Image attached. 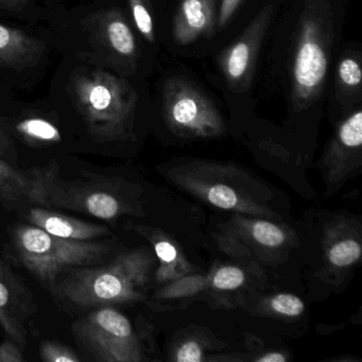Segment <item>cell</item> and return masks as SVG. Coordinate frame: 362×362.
Listing matches in <instances>:
<instances>
[{
    "label": "cell",
    "mask_w": 362,
    "mask_h": 362,
    "mask_svg": "<svg viewBox=\"0 0 362 362\" xmlns=\"http://www.w3.org/2000/svg\"><path fill=\"white\" fill-rule=\"evenodd\" d=\"M156 268V257L151 250H128L107 264L67 271L52 296L79 309L143 302L147 300Z\"/></svg>",
    "instance_id": "obj_1"
},
{
    "label": "cell",
    "mask_w": 362,
    "mask_h": 362,
    "mask_svg": "<svg viewBox=\"0 0 362 362\" xmlns=\"http://www.w3.org/2000/svg\"><path fill=\"white\" fill-rule=\"evenodd\" d=\"M165 177L184 192L216 209L279 219L268 186L236 165L192 160L166 168Z\"/></svg>",
    "instance_id": "obj_2"
},
{
    "label": "cell",
    "mask_w": 362,
    "mask_h": 362,
    "mask_svg": "<svg viewBox=\"0 0 362 362\" xmlns=\"http://www.w3.org/2000/svg\"><path fill=\"white\" fill-rule=\"evenodd\" d=\"M12 239L18 262L50 294L60 275L103 264L112 252L109 243L60 238L29 223L16 226Z\"/></svg>",
    "instance_id": "obj_3"
},
{
    "label": "cell",
    "mask_w": 362,
    "mask_h": 362,
    "mask_svg": "<svg viewBox=\"0 0 362 362\" xmlns=\"http://www.w3.org/2000/svg\"><path fill=\"white\" fill-rule=\"evenodd\" d=\"M73 88L78 110L95 141L130 139L137 96L126 81L107 71H94L76 77Z\"/></svg>",
    "instance_id": "obj_4"
},
{
    "label": "cell",
    "mask_w": 362,
    "mask_h": 362,
    "mask_svg": "<svg viewBox=\"0 0 362 362\" xmlns=\"http://www.w3.org/2000/svg\"><path fill=\"white\" fill-rule=\"evenodd\" d=\"M37 205L40 206L77 211L103 220H115L135 213L122 180L101 177L67 181L60 177L54 164L37 168Z\"/></svg>",
    "instance_id": "obj_5"
},
{
    "label": "cell",
    "mask_w": 362,
    "mask_h": 362,
    "mask_svg": "<svg viewBox=\"0 0 362 362\" xmlns=\"http://www.w3.org/2000/svg\"><path fill=\"white\" fill-rule=\"evenodd\" d=\"M80 349L97 361L141 362L143 344L130 320L113 306L98 307L73 325Z\"/></svg>",
    "instance_id": "obj_6"
},
{
    "label": "cell",
    "mask_w": 362,
    "mask_h": 362,
    "mask_svg": "<svg viewBox=\"0 0 362 362\" xmlns=\"http://www.w3.org/2000/svg\"><path fill=\"white\" fill-rule=\"evenodd\" d=\"M163 111L168 128L184 139H213L226 131L214 103L196 86L180 78L165 81Z\"/></svg>",
    "instance_id": "obj_7"
},
{
    "label": "cell",
    "mask_w": 362,
    "mask_h": 362,
    "mask_svg": "<svg viewBox=\"0 0 362 362\" xmlns=\"http://www.w3.org/2000/svg\"><path fill=\"white\" fill-rule=\"evenodd\" d=\"M327 24L324 12L310 5L305 11L293 66L294 103L308 107L321 93L327 74Z\"/></svg>",
    "instance_id": "obj_8"
},
{
    "label": "cell",
    "mask_w": 362,
    "mask_h": 362,
    "mask_svg": "<svg viewBox=\"0 0 362 362\" xmlns=\"http://www.w3.org/2000/svg\"><path fill=\"white\" fill-rule=\"evenodd\" d=\"M362 112L341 122L322 160L327 194L336 192L362 165Z\"/></svg>",
    "instance_id": "obj_9"
},
{
    "label": "cell",
    "mask_w": 362,
    "mask_h": 362,
    "mask_svg": "<svg viewBox=\"0 0 362 362\" xmlns=\"http://www.w3.org/2000/svg\"><path fill=\"white\" fill-rule=\"evenodd\" d=\"M37 311V303L30 288L0 257V327L8 338L24 346L28 322Z\"/></svg>",
    "instance_id": "obj_10"
},
{
    "label": "cell",
    "mask_w": 362,
    "mask_h": 362,
    "mask_svg": "<svg viewBox=\"0 0 362 362\" xmlns=\"http://www.w3.org/2000/svg\"><path fill=\"white\" fill-rule=\"evenodd\" d=\"M272 6H267L247 26L240 37L222 54L220 66L228 86L237 92L249 88L262 39L268 30Z\"/></svg>",
    "instance_id": "obj_11"
},
{
    "label": "cell",
    "mask_w": 362,
    "mask_h": 362,
    "mask_svg": "<svg viewBox=\"0 0 362 362\" xmlns=\"http://www.w3.org/2000/svg\"><path fill=\"white\" fill-rule=\"evenodd\" d=\"M226 251L250 255V247L255 252L285 251L292 243V235L285 226L268 218L236 214L230 221L228 233L220 239Z\"/></svg>",
    "instance_id": "obj_12"
},
{
    "label": "cell",
    "mask_w": 362,
    "mask_h": 362,
    "mask_svg": "<svg viewBox=\"0 0 362 362\" xmlns=\"http://www.w3.org/2000/svg\"><path fill=\"white\" fill-rule=\"evenodd\" d=\"M39 192L37 168H21L11 132L0 122V205L7 209L24 203L37 205Z\"/></svg>",
    "instance_id": "obj_13"
},
{
    "label": "cell",
    "mask_w": 362,
    "mask_h": 362,
    "mask_svg": "<svg viewBox=\"0 0 362 362\" xmlns=\"http://www.w3.org/2000/svg\"><path fill=\"white\" fill-rule=\"evenodd\" d=\"M323 247L326 272L337 281L361 258V238L355 222L341 218L329 222L324 230Z\"/></svg>",
    "instance_id": "obj_14"
},
{
    "label": "cell",
    "mask_w": 362,
    "mask_h": 362,
    "mask_svg": "<svg viewBox=\"0 0 362 362\" xmlns=\"http://www.w3.org/2000/svg\"><path fill=\"white\" fill-rule=\"evenodd\" d=\"M26 219L29 224L54 236L71 240H95L110 235L107 226L63 215L40 205L29 209Z\"/></svg>",
    "instance_id": "obj_15"
},
{
    "label": "cell",
    "mask_w": 362,
    "mask_h": 362,
    "mask_svg": "<svg viewBox=\"0 0 362 362\" xmlns=\"http://www.w3.org/2000/svg\"><path fill=\"white\" fill-rule=\"evenodd\" d=\"M216 0H182L173 23V39L188 45L201 37H211L217 25Z\"/></svg>",
    "instance_id": "obj_16"
},
{
    "label": "cell",
    "mask_w": 362,
    "mask_h": 362,
    "mask_svg": "<svg viewBox=\"0 0 362 362\" xmlns=\"http://www.w3.org/2000/svg\"><path fill=\"white\" fill-rule=\"evenodd\" d=\"M153 247V253L158 262L153 275V281L158 286L165 285L185 275L194 273L196 269L186 259L177 245L160 230H150L141 226H134Z\"/></svg>",
    "instance_id": "obj_17"
},
{
    "label": "cell",
    "mask_w": 362,
    "mask_h": 362,
    "mask_svg": "<svg viewBox=\"0 0 362 362\" xmlns=\"http://www.w3.org/2000/svg\"><path fill=\"white\" fill-rule=\"evenodd\" d=\"M43 42L18 29L0 25V66L22 69L35 64L43 56Z\"/></svg>",
    "instance_id": "obj_18"
},
{
    "label": "cell",
    "mask_w": 362,
    "mask_h": 362,
    "mask_svg": "<svg viewBox=\"0 0 362 362\" xmlns=\"http://www.w3.org/2000/svg\"><path fill=\"white\" fill-rule=\"evenodd\" d=\"M99 33L112 52L127 60H134L137 52L136 41L119 11L110 10L99 18Z\"/></svg>",
    "instance_id": "obj_19"
},
{
    "label": "cell",
    "mask_w": 362,
    "mask_h": 362,
    "mask_svg": "<svg viewBox=\"0 0 362 362\" xmlns=\"http://www.w3.org/2000/svg\"><path fill=\"white\" fill-rule=\"evenodd\" d=\"M206 289H209V274L190 273L181 279L160 286L158 291L154 293V298L158 300H183L197 296Z\"/></svg>",
    "instance_id": "obj_20"
},
{
    "label": "cell",
    "mask_w": 362,
    "mask_h": 362,
    "mask_svg": "<svg viewBox=\"0 0 362 362\" xmlns=\"http://www.w3.org/2000/svg\"><path fill=\"white\" fill-rule=\"evenodd\" d=\"M18 132L33 145H52L61 141V133L52 122L43 118H27L18 122Z\"/></svg>",
    "instance_id": "obj_21"
},
{
    "label": "cell",
    "mask_w": 362,
    "mask_h": 362,
    "mask_svg": "<svg viewBox=\"0 0 362 362\" xmlns=\"http://www.w3.org/2000/svg\"><path fill=\"white\" fill-rule=\"evenodd\" d=\"M247 281V274L240 267L226 264L214 269L209 274V289L232 292L240 289Z\"/></svg>",
    "instance_id": "obj_22"
},
{
    "label": "cell",
    "mask_w": 362,
    "mask_h": 362,
    "mask_svg": "<svg viewBox=\"0 0 362 362\" xmlns=\"http://www.w3.org/2000/svg\"><path fill=\"white\" fill-rule=\"evenodd\" d=\"M262 308L281 319H296L304 313L305 303L294 294L279 293L267 298Z\"/></svg>",
    "instance_id": "obj_23"
},
{
    "label": "cell",
    "mask_w": 362,
    "mask_h": 362,
    "mask_svg": "<svg viewBox=\"0 0 362 362\" xmlns=\"http://www.w3.org/2000/svg\"><path fill=\"white\" fill-rule=\"evenodd\" d=\"M40 357L45 362H80L81 358L71 347L56 341H44L40 346Z\"/></svg>",
    "instance_id": "obj_24"
},
{
    "label": "cell",
    "mask_w": 362,
    "mask_h": 362,
    "mask_svg": "<svg viewBox=\"0 0 362 362\" xmlns=\"http://www.w3.org/2000/svg\"><path fill=\"white\" fill-rule=\"evenodd\" d=\"M171 360L177 362H203L205 357L204 345L194 338H187L180 341L175 345Z\"/></svg>",
    "instance_id": "obj_25"
},
{
    "label": "cell",
    "mask_w": 362,
    "mask_h": 362,
    "mask_svg": "<svg viewBox=\"0 0 362 362\" xmlns=\"http://www.w3.org/2000/svg\"><path fill=\"white\" fill-rule=\"evenodd\" d=\"M135 25L147 41L154 42V25L146 0H129Z\"/></svg>",
    "instance_id": "obj_26"
},
{
    "label": "cell",
    "mask_w": 362,
    "mask_h": 362,
    "mask_svg": "<svg viewBox=\"0 0 362 362\" xmlns=\"http://www.w3.org/2000/svg\"><path fill=\"white\" fill-rule=\"evenodd\" d=\"M339 81L347 88H358L361 83V69L353 58H345L338 67Z\"/></svg>",
    "instance_id": "obj_27"
},
{
    "label": "cell",
    "mask_w": 362,
    "mask_h": 362,
    "mask_svg": "<svg viewBox=\"0 0 362 362\" xmlns=\"http://www.w3.org/2000/svg\"><path fill=\"white\" fill-rule=\"evenodd\" d=\"M23 361H25V358L18 343L9 338L0 344V362Z\"/></svg>",
    "instance_id": "obj_28"
},
{
    "label": "cell",
    "mask_w": 362,
    "mask_h": 362,
    "mask_svg": "<svg viewBox=\"0 0 362 362\" xmlns=\"http://www.w3.org/2000/svg\"><path fill=\"white\" fill-rule=\"evenodd\" d=\"M241 1L243 0H221V6H220L217 18V25L219 28H223L230 22V18L238 9Z\"/></svg>",
    "instance_id": "obj_29"
},
{
    "label": "cell",
    "mask_w": 362,
    "mask_h": 362,
    "mask_svg": "<svg viewBox=\"0 0 362 362\" xmlns=\"http://www.w3.org/2000/svg\"><path fill=\"white\" fill-rule=\"evenodd\" d=\"M253 360L256 362H285L288 360V356L281 351H268L254 358Z\"/></svg>",
    "instance_id": "obj_30"
},
{
    "label": "cell",
    "mask_w": 362,
    "mask_h": 362,
    "mask_svg": "<svg viewBox=\"0 0 362 362\" xmlns=\"http://www.w3.org/2000/svg\"><path fill=\"white\" fill-rule=\"evenodd\" d=\"M29 0H0V9L9 11H18L22 9Z\"/></svg>",
    "instance_id": "obj_31"
}]
</instances>
